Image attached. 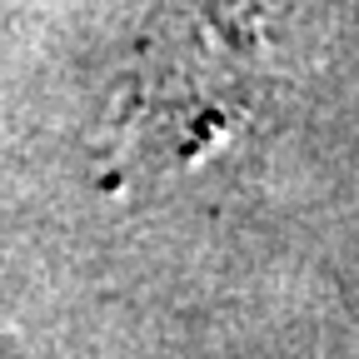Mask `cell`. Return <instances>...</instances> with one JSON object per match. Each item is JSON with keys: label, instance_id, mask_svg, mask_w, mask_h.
Here are the masks:
<instances>
[{"label": "cell", "instance_id": "cell-1", "mask_svg": "<svg viewBox=\"0 0 359 359\" xmlns=\"http://www.w3.org/2000/svg\"><path fill=\"white\" fill-rule=\"evenodd\" d=\"M259 55V0H185L165 15L135 75L125 130L190 160L205 155L235 115L240 80Z\"/></svg>", "mask_w": 359, "mask_h": 359}]
</instances>
